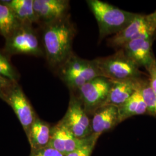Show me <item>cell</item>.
Instances as JSON below:
<instances>
[{
	"label": "cell",
	"mask_w": 156,
	"mask_h": 156,
	"mask_svg": "<svg viewBox=\"0 0 156 156\" xmlns=\"http://www.w3.org/2000/svg\"><path fill=\"white\" fill-rule=\"evenodd\" d=\"M75 26L70 15L42 26L41 42L49 67L56 72L73 55Z\"/></svg>",
	"instance_id": "1"
},
{
	"label": "cell",
	"mask_w": 156,
	"mask_h": 156,
	"mask_svg": "<svg viewBox=\"0 0 156 156\" xmlns=\"http://www.w3.org/2000/svg\"><path fill=\"white\" fill-rule=\"evenodd\" d=\"M86 2L98 23L100 39L123 30L138 14L123 11L100 0H87Z\"/></svg>",
	"instance_id": "2"
},
{
	"label": "cell",
	"mask_w": 156,
	"mask_h": 156,
	"mask_svg": "<svg viewBox=\"0 0 156 156\" xmlns=\"http://www.w3.org/2000/svg\"><path fill=\"white\" fill-rule=\"evenodd\" d=\"M101 76L112 81L141 78L142 73L132 60L120 49L111 56L93 60Z\"/></svg>",
	"instance_id": "3"
},
{
	"label": "cell",
	"mask_w": 156,
	"mask_h": 156,
	"mask_svg": "<svg viewBox=\"0 0 156 156\" xmlns=\"http://www.w3.org/2000/svg\"><path fill=\"white\" fill-rule=\"evenodd\" d=\"M4 52L7 56L26 55L35 57L45 56L41 40L33 24L22 23L5 39Z\"/></svg>",
	"instance_id": "4"
},
{
	"label": "cell",
	"mask_w": 156,
	"mask_h": 156,
	"mask_svg": "<svg viewBox=\"0 0 156 156\" xmlns=\"http://www.w3.org/2000/svg\"><path fill=\"white\" fill-rule=\"evenodd\" d=\"M112 81L102 76L92 79L75 91H71L81 101L86 113L93 114L105 106Z\"/></svg>",
	"instance_id": "5"
},
{
	"label": "cell",
	"mask_w": 156,
	"mask_h": 156,
	"mask_svg": "<svg viewBox=\"0 0 156 156\" xmlns=\"http://www.w3.org/2000/svg\"><path fill=\"white\" fill-rule=\"evenodd\" d=\"M2 100L11 106L27 137L37 115L18 82L12 84Z\"/></svg>",
	"instance_id": "6"
},
{
	"label": "cell",
	"mask_w": 156,
	"mask_h": 156,
	"mask_svg": "<svg viewBox=\"0 0 156 156\" xmlns=\"http://www.w3.org/2000/svg\"><path fill=\"white\" fill-rule=\"evenodd\" d=\"M62 123L76 138L84 139L92 134L91 120L78 97L71 92L69 105Z\"/></svg>",
	"instance_id": "7"
},
{
	"label": "cell",
	"mask_w": 156,
	"mask_h": 156,
	"mask_svg": "<svg viewBox=\"0 0 156 156\" xmlns=\"http://www.w3.org/2000/svg\"><path fill=\"white\" fill-rule=\"evenodd\" d=\"M156 30L152 27L146 15L137 14L129 24L108 40V45L117 50L135 39L154 38Z\"/></svg>",
	"instance_id": "8"
},
{
	"label": "cell",
	"mask_w": 156,
	"mask_h": 156,
	"mask_svg": "<svg viewBox=\"0 0 156 156\" xmlns=\"http://www.w3.org/2000/svg\"><path fill=\"white\" fill-rule=\"evenodd\" d=\"M89 137L84 139L76 138L60 120L51 128L50 141L48 146L66 156L84 144Z\"/></svg>",
	"instance_id": "9"
},
{
	"label": "cell",
	"mask_w": 156,
	"mask_h": 156,
	"mask_svg": "<svg viewBox=\"0 0 156 156\" xmlns=\"http://www.w3.org/2000/svg\"><path fill=\"white\" fill-rule=\"evenodd\" d=\"M37 22L43 26L66 16L69 9L67 0H34Z\"/></svg>",
	"instance_id": "10"
},
{
	"label": "cell",
	"mask_w": 156,
	"mask_h": 156,
	"mask_svg": "<svg viewBox=\"0 0 156 156\" xmlns=\"http://www.w3.org/2000/svg\"><path fill=\"white\" fill-rule=\"evenodd\" d=\"M154 38H140L132 41L120 49L139 67H145L146 70L156 60L152 51Z\"/></svg>",
	"instance_id": "11"
},
{
	"label": "cell",
	"mask_w": 156,
	"mask_h": 156,
	"mask_svg": "<svg viewBox=\"0 0 156 156\" xmlns=\"http://www.w3.org/2000/svg\"><path fill=\"white\" fill-rule=\"evenodd\" d=\"M141 78L112 81L105 105L119 106L138 91Z\"/></svg>",
	"instance_id": "12"
},
{
	"label": "cell",
	"mask_w": 156,
	"mask_h": 156,
	"mask_svg": "<svg viewBox=\"0 0 156 156\" xmlns=\"http://www.w3.org/2000/svg\"><path fill=\"white\" fill-rule=\"evenodd\" d=\"M119 123L118 106L112 105L102 106L93 113L91 120L92 134L100 136Z\"/></svg>",
	"instance_id": "13"
},
{
	"label": "cell",
	"mask_w": 156,
	"mask_h": 156,
	"mask_svg": "<svg viewBox=\"0 0 156 156\" xmlns=\"http://www.w3.org/2000/svg\"><path fill=\"white\" fill-rule=\"evenodd\" d=\"M50 125L41 119L36 117L27 136L31 146V152L38 151L48 146L51 136Z\"/></svg>",
	"instance_id": "14"
},
{
	"label": "cell",
	"mask_w": 156,
	"mask_h": 156,
	"mask_svg": "<svg viewBox=\"0 0 156 156\" xmlns=\"http://www.w3.org/2000/svg\"><path fill=\"white\" fill-rule=\"evenodd\" d=\"M118 111L119 123L134 116L147 114V107L139 91L135 92L122 105L118 106Z\"/></svg>",
	"instance_id": "15"
},
{
	"label": "cell",
	"mask_w": 156,
	"mask_h": 156,
	"mask_svg": "<svg viewBox=\"0 0 156 156\" xmlns=\"http://www.w3.org/2000/svg\"><path fill=\"white\" fill-rule=\"evenodd\" d=\"M1 2L11 9L20 22L31 24L38 23L34 9V0H9Z\"/></svg>",
	"instance_id": "16"
},
{
	"label": "cell",
	"mask_w": 156,
	"mask_h": 156,
	"mask_svg": "<svg viewBox=\"0 0 156 156\" xmlns=\"http://www.w3.org/2000/svg\"><path fill=\"white\" fill-rule=\"evenodd\" d=\"M87 60L73 53L57 73L60 79L67 86L73 78L82 71Z\"/></svg>",
	"instance_id": "17"
},
{
	"label": "cell",
	"mask_w": 156,
	"mask_h": 156,
	"mask_svg": "<svg viewBox=\"0 0 156 156\" xmlns=\"http://www.w3.org/2000/svg\"><path fill=\"white\" fill-rule=\"evenodd\" d=\"M22 23L11 9L0 1V35L6 39Z\"/></svg>",
	"instance_id": "18"
},
{
	"label": "cell",
	"mask_w": 156,
	"mask_h": 156,
	"mask_svg": "<svg viewBox=\"0 0 156 156\" xmlns=\"http://www.w3.org/2000/svg\"><path fill=\"white\" fill-rule=\"evenodd\" d=\"M101 76L100 73L93 60H87L82 71L74 77L67 86L71 91H75L92 79Z\"/></svg>",
	"instance_id": "19"
},
{
	"label": "cell",
	"mask_w": 156,
	"mask_h": 156,
	"mask_svg": "<svg viewBox=\"0 0 156 156\" xmlns=\"http://www.w3.org/2000/svg\"><path fill=\"white\" fill-rule=\"evenodd\" d=\"M138 91L147 107V114L156 117V95L151 87L149 79L142 78Z\"/></svg>",
	"instance_id": "20"
},
{
	"label": "cell",
	"mask_w": 156,
	"mask_h": 156,
	"mask_svg": "<svg viewBox=\"0 0 156 156\" xmlns=\"http://www.w3.org/2000/svg\"><path fill=\"white\" fill-rule=\"evenodd\" d=\"M0 75L10 79L13 82H18L20 78L19 73L13 66L4 51L0 50Z\"/></svg>",
	"instance_id": "21"
},
{
	"label": "cell",
	"mask_w": 156,
	"mask_h": 156,
	"mask_svg": "<svg viewBox=\"0 0 156 156\" xmlns=\"http://www.w3.org/2000/svg\"><path fill=\"white\" fill-rule=\"evenodd\" d=\"M99 137L98 135L91 134L84 144L66 156H91Z\"/></svg>",
	"instance_id": "22"
},
{
	"label": "cell",
	"mask_w": 156,
	"mask_h": 156,
	"mask_svg": "<svg viewBox=\"0 0 156 156\" xmlns=\"http://www.w3.org/2000/svg\"><path fill=\"white\" fill-rule=\"evenodd\" d=\"M30 156H66L58 151L51 147L46 146L38 151L31 152Z\"/></svg>",
	"instance_id": "23"
},
{
	"label": "cell",
	"mask_w": 156,
	"mask_h": 156,
	"mask_svg": "<svg viewBox=\"0 0 156 156\" xmlns=\"http://www.w3.org/2000/svg\"><path fill=\"white\" fill-rule=\"evenodd\" d=\"M14 82L10 79L0 75V98L2 100L6 90L8 89Z\"/></svg>",
	"instance_id": "24"
},
{
	"label": "cell",
	"mask_w": 156,
	"mask_h": 156,
	"mask_svg": "<svg viewBox=\"0 0 156 156\" xmlns=\"http://www.w3.org/2000/svg\"><path fill=\"white\" fill-rule=\"evenodd\" d=\"M147 71L149 74V81L151 87L154 91L156 95V60L153 64L149 67Z\"/></svg>",
	"instance_id": "25"
},
{
	"label": "cell",
	"mask_w": 156,
	"mask_h": 156,
	"mask_svg": "<svg viewBox=\"0 0 156 156\" xmlns=\"http://www.w3.org/2000/svg\"><path fill=\"white\" fill-rule=\"evenodd\" d=\"M146 17L152 27L156 30V11L150 15H146Z\"/></svg>",
	"instance_id": "26"
}]
</instances>
